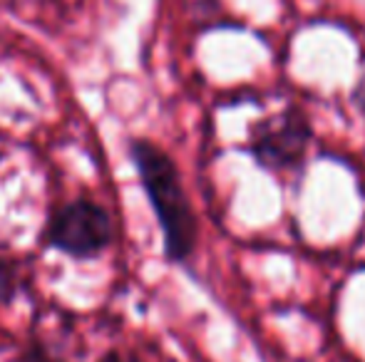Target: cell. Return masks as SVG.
Returning a JSON list of instances; mask_svg holds the SVG:
<instances>
[{"instance_id": "6da1fadb", "label": "cell", "mask_w": 365, "mask_h": 362, "mask_svg": "<svg viewBox=\"0 0 365 362\" xmlns=\"http://www.w3.org/2000/svg\"><path fill=\"white\" fill-rule=\"evenodd\" d=\"M130 159L159 221L164 256L172 263H187L197 248L199 223L177 164L162 147L145 137L130 142Z\"/></svg>"}, {"instance_id": "7a4b0ae2", "label": "cell", "mask_w": 365, "mask_h": 362, "mask_svg": "<svg viewBox=\"0 0 365 362\" xmlns=\"http://www.w3.org/2000/svg\"><path fill=\"white\" fill-rule=\"evenodd\" d=\"M45 241L50 248L75 261L100 258L115 241V223L102 203L77 198L50 216Z\"/></svg>"}, {"instance_id": "3957f363", "label": "cell", "mask_w": 365, "mask_h": 362, "mask_svg": "<svg viewBox=\"0 0 365 362\" xmlns=\"http://www.w3.org/2000/svg\"><path fill=\"white\" fill-rule=\"evenodd\" d=\"M308 142H311V127L306 117L296 110H286L259 122L251 129L249 147L261 166L274 171H291L303 164Z\"/></svg>"}, {"instance_id": "277c9868", "label": "cell", "mask_w": 365, "mask_h": 362, "mask_svg": "<svg viewBox=\"0 0 365 362\" xmlns=\"http://www.w3.org/2000/svg\"><path fill=\"white\" fill-rule=\"evenodd\" d=\"M20 288H23V275H20L18 263L8 256H0V303H13Z\"/></svg>"}, {"instance_id": "5b68a950", "label": "cell", "mask_w": 365, "mask_h": 362, "mask_svg": "<svg viewBox=\"0 0 365 362\" xmlns=\"http://www.w3.org/2000/svg\"><path fill=\"white\" fill-rule=\"evenodd\" d=\"M20 362H58V360H55V355L50 353L40 340H33V343L28 345V350L23 353Z\"/></svg>"}, {"instance_id": "8992f818", "label": "cell", "mask_w": 365, "mask_h": 362, "mask_svg": "<svg viewBox=\"0 0 365 362\" xmlns=\"http://www.w3.org/2000/svg\"><path fill=\"white\" fill-rule=\"evenodd\" d=\"M97 362H145V360L135 353H125V350H107Z\"/></svg>"}, {"instance_id": "52a82bcc", "label": "cell", "mask_w": 365, "mask_h": 362, "mask_svg": "<svg viewBox=\"0 0 365 362\" xmlns=\"http://www.w3.org/2000/svg\"><path fill=\"white\" fill-rule=\"evenodd\" d=\"M356 102L361 107V112H365V78L358 82V90H356Z\"/></svg>"}]
</instances>
